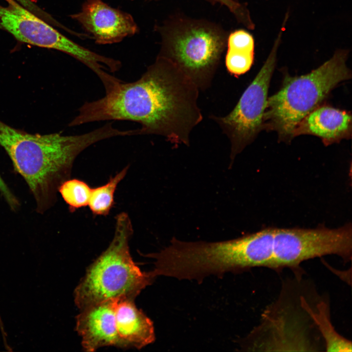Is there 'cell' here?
<instances>
[{
    "label": "cell",
    "instance_id": "9a60e30c",
    "mask_svg": "<svg viewBox=\"0 0 352 352\" xmlns=\"http://www.w3.org/2000/svg\"><path fill=\"white\" fill-rule=\"evenodd\" d=\"M225 66L232 75L239 76L247 72L254 59V43L244 37L228 39Z\"/></svg>",
    "mask_w": 352,
    "mask_h": 352
},
{
    "label": "cell",
    "instance_id": "7c38bea8",
    "mask_svg": "<svg viewBox=\"0 0 352 352\" xmlns=\"http://www.w3.org/2000/svg\"><path fill=\"white\" fill-rule=\"evenodd\" d=\"M352 116L349 112L329 106H320L298 125L293 137L311 134L320 138L326 145L351 137Z\"/></svg>",
    "mask_w": 352,
    "mask_h": 352
},
{
    "label": "cell",
    "instance_id": "30bf717a",
    "mask_svg": "<svg viewBox=\"0 0 352 352\" xmlns=\"http://www.w3.org/2000/svg\"><path fill=\"white\" fill-rule=\"evenodd\" d=\"M98 44L118 43L138 31L129 13L114 8L102 0H87L81 11L71 16Z\"/></svg>",
    "mask_w": 352,
    "mask_h": 352
},
{
    "label": "cell",
    "instance_id": "52a82bcc",
    "mask_svg": "<svg viewBox=\"0 0 352 352\" xmlns=\"http://www.w3.org/2000/svg\"><path fill=\"white\" fill-rule=\"evenodd\" d=\"M0 5V25L17 40L39 47L65 52L84 64L99 77L115 66V59L101 55L75 43L49 23L15 0Z\"/></svg>",
    "mask_w": 352,
    "mask_h": 352
},
{
    "label": "cell",
    "instance_id": "8992f818",
    "mask_svg": "<svg viewBox=\"0 0 352 352\" xmlns=\"http://www.w3.org/2000/svg\"><path fill=\"white\" fill-rule=\"evenodd\" d=\"M351 223L334 229L275 228L271 269H297L305 261L334 255L345 263L352 259Z\"/></svg>",
    "mask_w": 352,
    "mask_h": 352
},
{
    "label": "cell",
    "instance_id": "7a4b0ae2",
    "mask_svg": "<svg viewBox=\"0 0 352 352\" xmlns=\"http://www.w3.org/2000/svg\"><path fill=\"white\" fill-rule=\"evenodd\" d=\"M275 228L218 242H187L174 238L160 252L161 271L165 276L200 282L210 275L255 267L271 268Z\"/></svg>",
    "mask_w": 352,
    "mask_h": 352
},
{
    "label": "cell",
    "instance_id": "5bb4252c",
    "mask_svg": "<svg viewBox=\"0 0 352 352\" xmlns=\"http://www.w3.org/2000/svg\"><path fill=\"white\" fill-rule=\"evenodd\" d=\"M300 301L323 340L326 351L352 352L351 341L339 334L331 323L328 301L320 300L312 306L303 295L300 296Z\"/></svg>",
    "mask_w": 352,
    "mask_h": 352
},
{
    "label": "cell",
    "instance_id": "4fadbf2b",
    "mask_svg": "<svg viewBox=\"0 0 352 352\" xmlns=\"http://www.w3.org/2000/svg\"><path fill=\"white\" fill-rule=\"evenodd\" d=\"M134 300L122 299L115 306V325L122 348L141 349L153 343L152 321L135 305Z\"/></svg>",
    "mask_w": 352,
    "mask_h": 352
},
{
    "label": "cell",
    "instance_id": "e0dca14e",
    "mask_svg": "<svg viewBox=\"0 0 352 352\" xmlns=\"http://www.w3.org/2000/svg\"><path fill=\"white\" fill-rule=\"evenodd\" d=\"M92 188L85 181L68 178L58 188V192L68 205L70 212L88 205Z\"/></svg>",
    "mask_w": 352,
    "mask_h": 352
},
{
    "label": "cell",
    "instance_id": "8fae6325",
    "mask_svg": "<svg viewBox=\"0 0 352 352\" xmlns=\"http://www.w3.org/2000/svg\"><path fill=\"white\" fill-rule=\"evenodd\" d=\"M118 300H110L88 307L76 317V330L87 352L105 346L122 348L115 325V306Z\"/></svg>",
    "mask_w": 352,
    "mask_h": 352
},
{
    "label": "cell",
    "instance_id": "ffe728a7",
    "mask_svg": "<svg viewBox=\"0 0 352 352\" xmlns=\"http://www.w3.org/2000/svg\"><path fill=\"white\" fill-rule=\"evenodd\" d=\"M0 193L12 210L15 211L19 208L20 203L18 198L11 191L0 175Z\"/></svg>",
    "mask_w": 352,
    "mask_h": 352
},
{
    "label": "cell",
    "instance_id": "ba28073f",
    "mask_svg": "<svg viewBox=\"0 0 352 352\" xmlns=\"http://www.w3.org/2000/svg\"><path fill=\"white\" fill-rule=\"evenodd\" d=\"M280 34L269 55L233 110L224 116L211 115L229 139L232 161L263 129L270 80L276 65Z\"/></svg>",
    "mask_w": 352,
    "mask_h": 352
},
{
    "label": "cell",
    "instance_id": "d6986e66",
    "mask_svg": "<svg viewBox=\"0 0 352 352\" xmlns=\"http://www.w3.org/2000/svg\"><path fill=\"white\" fill-rule=\"evenodd\" d=\"M22 6L42 20L53 25L59 26L60 24L51 15L43 10L31 0H15Z\"/></svg>",
    "mask_w": 352,
    "mask_h": 352
},
{
    "label": "cell",
    "instance_id": "2e32d148",
    "mask_svg": "<svg viewBox=\"0 0 352 352\" xmlns=\"http://www.w3.org/2000/svg\"><path fill=\"white\" fill-rule=\"evenodd\" d=\"M129 166L125 167L104 185L92 188L89 208L94 216L108 215L114 205V193L119 182L126 176Z\"/></svg>",
    "mask_w": 352,
    "mask_h": 352
},
{
    "label": "cell",
    "instance_id": "9c48e42d",
    "mask_svg": "<svg viewBox=\"0 0 352 352\" xmlns=\"http://www.w3.org/2000/svg\"><path fill=\"white\" fill-rule=\"evenodd\" d=\"M275 305L265 310L263 321L243 341V343L256 340L242 346L248 351H315L308 336L305 321L309 318L300 306L293 309L282 306L279 300Z\"/></svg>",
    "mask_w": 352,
    "mask_h": 352
},
{
    "label": "cell",
    "instance_id": "6da1fadb",
    "mask_svg": "<svg viewBox=\"0 0 352 352\" xmlns=\"http://www.w3.org/2000/svg\"><path fill=\"white\" fill-rule=\"evenodd\" d=\"M120 134L112 122L83 134L64 135L30 134L0 120V145L28 185L36 211L41 214L55 203L59 187L70 178L73 163L81 152L99 141Z\"/></svg>",
    "mask_w": 352,
    "mask_h": 352
},
{
    "label": "cell",
    "instance_id": "ac0fdd59",
    "mask_svg": "<svg viewBox=\"0 0 352 352\" xmlns=\"http://www.w3.org/2000/svg\"><path fill=\"white\" fill-rule=\"evenodd\" d=\"M215 4L220 3L226 7L234 15L238 21L250 29H253L254 24L250 18L246 7L237 0H207Z\"/></svg>",
    "mask_w": 352,
    "mask_h": 352
},
{
    "label": "cell",
    "instance_id": "3957f363",
    "mask_svg": "<svg viewBox=\"0 0 352 352\" xmlns=\"http://www.w3.org/2000/svg\"><path fill=\"white\" fill-rule=\"evenodd\" d=\"M113 238L107 248L88 267L74 290L80 310L110 300H133L156 277L152 270L142 271L129 249L133 228L129 215L115 217Z\"/></svg>",
    "mask_w": 352,
    "mask_h": 352
},
{
    "label": "cell",
    "instance_id": "277c9868",
    "mask_svg": "<svg viewBox=\"0 0 352 352\" xmlns=\"http://www.w3.org/2000/svg\"><path fill=\"white\" fill-rule=\"evenodd\" d=\"M347 56V51H337L310 73L286 77L281 88L268 97L263 129L275 131L282 141L293 138L294 131L303 118L321 106L337 85L351 78Z\"/></svg>",
    "mask_w": 352,
    "mask_h": 352
},
{
    "label": "cell",
    "instance_id": "5b68a950",
    "mask_svg": "<svg viewBox=\"0 0 352 352\" xmlns=\"http://www.w3.org/2000/svg\"><path fill=\"white\" fill-rule=\"evenodd\" d=\"M158 56L172 63L199 90L211 86L227 44V34L207 21L179 18L157 27Z\"/></svg>",
    "mask_w": 352,
    "mask_h": 352
}]
</instances>
